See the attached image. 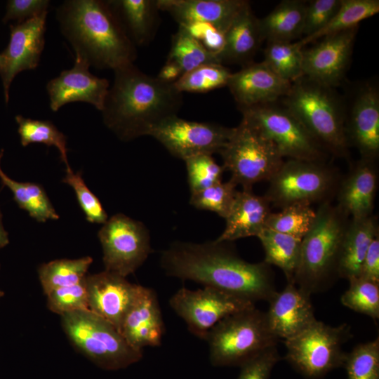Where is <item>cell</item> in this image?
Masks as SVG:
<instances>
[{
  "instance_id": "ee69618b",
  "label": "cell",
  "mask_w": 379,
  "mask_h": 379,
  "mask_svg": "<svg viewBox=\"0 0 379 379\" xmlns=\"http://www.w3.org/2000/svg\"><path fill=\"white\" fill-rule=\"evenodd\" d=\"M47 307L60 316L82 310H88L85 279L80 283L55 289L48 294Z\"/></svg>"
},
{
  "instance_id": "ac0fdd59",
  "label": "cell",
  "mask_w": 379,
  "mask_h": 379,
  "mask_svg": "<svg viewBox=\"0 0 379 379\" xmlns=\"http://www.w3.org/2000/svg\"><path fill=\"white\" fill-rule=\"evenodd\" d=\"M345 134L348 146L355 147L361 158L377 159L379 154V91L376 86L365 84L356 93L349 109H346Z\"/></svg>"
},
{
  "instance_id": "836d02e7",
  "label": "cell",
  "mask_w": 379,
  "mask_h": 379,
  "mask_svg": "<svg viewBox=\"0 0 379 379\" xmlns=\"http://www.w3.org/2000/svg\"><path fill=\"white\" fill-rule=\"evenodd\" d=\"M267 42L263 62L272 72L291 84L303 76V46L298 41Z\"/></svg>"
},
{
  "instance_id": "44dd1931",
  "label": "cell",
  "mask_w": 379,
  "mask_h": 379,
  "mask_svg": "<svg viewBox=\"0 0 379 379\" xmlns=\"http://www.w3.org/2000/svg\"><path fill=\"white\" fill-rule=\"evenodd\" d=\"M119 332L131 347L139 351L161 345L164 324L154 290L141 286Z\"/></svg>"
},
{
  "instance_id": "f35d334b",
  "label": "cell",
  "mask_w": 379,
  "mask_h": 379,
  "mask_svg": "<svg viewBox=\"0 0 379 379\" xmlns=\"http://www.w3.org/2000/svg\"><path fill=\"white\" fill-rule=\"evenodd\" d=\"M350 286L341 296V303L358 312L379 319V283L359 277L348 279Z\"/></svg>"
},
{
  "instance_id": "4316f807",
  "label": "cell",
  "mask_w": 379,
  "mask_h": 379,
  "mask_svg": "<svg viewBox=\"0 0 379 379\" xmlns=\"http://www.w3.org/2000/svg\"><path fill=\"white\" fill-rule=\"evenodd\" d=\"M378 218L373 215L362 218H350L341 244L337 275L350 279L359 277L366 251L379 235Z\"/></svg>"
},
{
  "instance_id": "f1b7e54d",
  "label": "cell",
  "mask_w": 379,
  "mask_h": 379,
  "mask_svg": "<svg viewBox=\"0 0 379 379\" xmlns=\"http://www.w3.org/2000/svg\"><path fill=\"white\" fill-rule=\"evenodd\" d=\"M307 3L301 0L281 1L269 14L259 19L262 41H293L302 37Z\"/></svg>"
},
{
  "instance_id": "8d00e7d4",
  "label": "cell",
  "mask_w": 379,
  "mask_h": 379,
  "mask_svg": "<svg viewBox=\"0 0 379 379\" xmlns=\"http://www.w3.org/2000/svg\"><path fill=\"white\" fill-rule=\"evenodd\" d=\"M316 219V211L310 204H295L277 213L271 212L265 227L302 239L312 228Z\"/></svg>"
},
{
  "instance_id": "ab89813d",
  "label": "cell",
  "mask_w": 379,
  "mask_h": 379,
  "mask_svg": "<svg viewBox=\"0 0 379 379\" xmlns=\"http://www.w3.org/2000/svg\"><path fill=\"white\" fill-rule=\"evenodd\" d=\"M347 379H379V338L357 345L347 353Z\"/></svg>"
},
{
  "instance_id": "cb8c5ba5",
  "label": "cell",
  "mask_w": 379,
  "mask_h": 379,
  "mask_svg": "<svg viewBox=\"0 0 379 379\" xmlns=\"http://www.w3.org/2000/svg\"><path fill=\"white\" fill-rule=\"evenodd\" d=\"M244 0H157L159 11L168 13L179 24L211 25L225 32L245 5Z\"/></svg>"
},
{
  "instance_id": "816d5d0a",
  "label": "cell",
  "mask_w": 379,
  "mask_h": 379,
  "mask_svg": "<svg viewBox=\"0 0 379 379\" xmlns=\"http://www.w3.org/2000/svg\"><path fill=\"white\" fill-rule=\"evenodd\" d=\"M9 243L8 232L5 230L2 223V215L0 211V249Z\"/></svg>"
},
{
  "instance_id": "8992f818",
  "label": "cell",
  "mask_w": 379,
  "mask_h": 379,
  "mask_svg": "<svg viewBox=\"0 0 379 379\" xmlns=\"http://www.w3.org/2000/svg\"><path fill=\"white\" fill-rule=\"evenodd\" d=\"M204 340L213 366H241L266 349L276 346L265 312L255 307L231 314L216 324Z\"/></svg>"
},
{
  "instance_id": "d6986e66",
  "label": "cell",
  "mask_w": 379,
  "mask_h": 379,
  "mask_svg": "<svg viewBox=\"0 0 379 379\" xmlns=\"http://www.w3.org/2000/svg\"><path fill=\"white\" fill-rule=\"evenodd\" d=\"M88 61L76 54L72 68L62 71L46 86L52 111L73 102H85L102 111L109 89V81L91 74Z\"/></svg>"
},
{
  "instance_id": "1f68e13d",
  "label": "cell",
  "mask_w": 379,
  "mask_h": 379,
  "mask_svg": "<svg viewBox=\"0 0 379 379\" xmlns=\"http://www.w3.org/2000/svg\"><path fill=\"white\" fill-rule=\"evenodd\" d=\"M379 12L378 0H341L340 6L330 22L320 31L299 40L302 46L326 36L359 27L362 20Z\"/></svg>"
},
{
  "instance_id": "f6af8a7d",
  "label": "cell",
  "mask_w": 379,
  "mask_h": 379,
  "mask_svg": "<svg viewBox=\"0 0 379 379\" xmlns=\"http://www.w3.org/2000/svg\"><path fill=\"white\" fill-rule=\"evenodd\" d=\"M340 4L341 0H312L307 4L302 37L313 35L323 29L335 15Z\"/></svg>"
},
{
  "instance_id": "ffe728a7",
  "label": "cell",
  "mask_w": 379,
  "mask_h": 379,
  "mask_svg": "<svg viewBox=\"0 0 379 379\" xmlns=\"http://www.w3.org/2000/svg\"><path fill=\"white\" fill-rule=\"evenodd\" d=\"M227 86L240 108L270 104L288 93L291 83L272 72L262 61L232 73Z\"/></svg>"
},
{
  "instance_id": "52a82bcc",
  "label": "cell",
  "mask_w": 379,
  "mask_h": 379,
  "mask_svg": "<svg viewBox=\"0 0 379 379\" xmlns=\"http://www.w3.org/2000/svg\"><path fill=\"white\" fill-rule=\"evenodd\" d=\"M61 322L76 349L102 369L125 368L142 357V351L131 347L112 324L88 310L64 314Z\"/></svg>"
},
{
  "instance_id": "db71d44e",
  "label": "cell",
  "mask_w": 379,
  "mask_h": 379,
  "mask_svg": "<svg viewBox=\"0 0 379 379\" xmlns=\"http://www.w3.org/2000/svg\"><path fill=\"white\" fill-rule=\"evenodd\" d=\"M0 61H1V53H0Z\"/></svg>"
},
{
  "instance_id": "3957f363",
  "label": "cell",
  "mask_w": 379,
  "mask_h": 379,
  "mask_svg": "<svg viewBox=\"0 0 379 379\" xmlns=\"http://www.w3.org/2000/svg\"><path fill=\"white\" fill-rule=\"evenodd\" d=\"M57 19L75 54L90 66L114 70L135 60V45L108 1H65L57 10Z\"/></svg>"
},
{
  "instance_id": "60d3db41",
  "label": "cell",
  "mask_w": 379,
  "mask_h": 379,
  "mask_svg": "<svg viewBox=\"0 0 379 379\" xmlns=\"http://www.w3.org/2000/svg\"><path fill=\"white\" fill-rule=\"evenodd\" d=\"M237 185L231 179L216 183L205 190L191 194L190 204L199 210L215 213L224 219L234 200Z\"/></svg>"
},
{
  "instance_id": "bcb514c9",
  "label": "cell",
  "mask_w": 379,
  "mask_h": 379,
  "mask_svg": "<svg viewBox=\"0 0 379 379\" xmlns=\"http://www.w3.org/2000/svg\"><path fill=\"white\" fill-rule=\"evenodd\" d=\"M279 359L277 347H269L242 364L237 379H269Z\"/></svg>"
},
{
  "instance_id": "7c38bea8",
  "label": "cell",
  "mask_w": 379,
  "mask_h": 379,
  "mask_svg": "<svg viewBox=\"0 0 379 379\" xmlns=\"http://www.w3.org/2000/svg\"><path fill=\"white\" fill-rule=\"evenodd\" d=\"M105 270L126 277L151 253L150 236L141 222L122 213L112 216L98 232Z\"/></svg>"
},
{
  "instance_id": "30bf717a",
  "label": "cell",
  "mask_w": 379,
  "mask_h": 379,
  "mask_svg": "<svg viewBox=\"0 0 379 379\" xmlns=\"http://www.w3.org/2000/svg\"><path fill=\"white\" fill-rule=\"evenodd\" d=\"M352 337L350 327L331 326L315 321L298 335L284 340L286 361L309 379H320L343 366L347 353L343 345Z\"/></svg>"
},
{
  "instance_id": "5bb4252c",
  "label": "cell",
  "mask_w": 379,
  "mask_h": 379,
  "mask_svg": "<svg viewBox=\"0 0 379 379\" xmlns=\"http://www.w3.org/2000/svg\"><path fill=\"white\" fill-rule=\"evenodd\" d=\"M233 131L234 128L189 121L173 115L157 124L149 135L158 140L173 156L184 161L197 154L219 153Z\"/></svg>"
},
{
  "instance_id": "7402d4cb",
  "label": "cell",
  "mask_w": 379,
  "mask_h": 379,
  "mask_svg": "<svg viewBox=\"0 0 379 379\" xmlns=\"http://www.w3.org/2000/svg\"><path fill=\"white\" fill-rule=\"evenodd\" d=\"M265 312L271 332L279 339L291 338L317 321L310 295L294 283H287L281 292H276L268 301Z\"/></svg>"
},
{
  "instance_id": "681fc988",
  "label": "cell",
  "mask_w": 379,
  "mask_h": 379,
  "mask_svg": "<svg viewBox=\"0 0 379 379\" xmlns=\"http://www.w3.org/2000/svg\"><path fill=\"white\" fill-rule=\"evenodd\" d=\"M359 277L379 283V235L374 238L366 251Z\"/></svg>"
},
{
  "instance_id": "7bdbcfd3",
  "label": "cell",
  "mask_w": 379,
  "mask_h": 379,
  "mask_svg": "<svg viewBox=\"0 0 379 379\" xmlns=\"http://www.w3.org/2000/svg\"><path fill=\"white\" fill-rule=\"evenodd\" d=\"M62 182L73 188L79 204L89 222L104 224L108 220L99 199L86 186L81 172L67 171Z\"/></svg>"
},
{
  "instance_id": "7a4b0ae2",
  "label": "cell",
  "mask_w": 379,
  "mask_h": 379,
  "mask_svg": "<svg viewBox=\"0 0 379 379\" xmlns=\"http://www.w3.org/2000/svg\"><path fill=\"white\" fill-rule=\"evenodd\" d=\"M114 72L113 85L101 112L105 124L121 139L149 135L164 119L177 115L182 93L173 84L142 72L133 63Z\"/></svg>"
},
{
  "instance_id": "f907efd6",
  "label": "cell",
  "mask_w": 379,
  "mask_h": 379,
  "mask_svg": "<svg viewBox=\"0 0 379 379\" xmlns=\"http://www.w3.org/2000/svg\"><path fill=\"white\" fill-rule=\"evenodd\" d=\"M182 74L181 68L175 62L166 60L156 77L164 82L174 84Z\"/></svg>"
},
{
  "instance_id": "9c48e42d",
  "label": "cell",
  "mask_w": 379,
  "mask_h": 379,
  "mask_svg": "<svg viewBox=\"0 0 379 379\" xmlns=\"http://www.w3.org/2000/svg\"><path fill=\"white\" fill-rule=\"evenodd\" d=\"M219 154L230 179L245 191L269 181L284 161L275 145L243 119Z\"/></svg>"
},
{
  "instance_id": "9a60e30c",
  "label": "cell",
  "mask_w": 379,
  "mask_h": 379,
  "mask_svg": "<svg viewBox=\"0 0 379 379\" xmlns=\"http://www.w3.org/2000/svg\"><path fill=\"white\" fill-rule=\"evenodd\" d=\"M358 29L326 36L311 48L303 49V76L331 88L340 84L348 69Z\"/></svg>"
},
{
  "instance_id": "74e56055",
  "label": "cell",
  "mask_w": 379,
  "mask_h": 379,
  "mask_svg": "<svg viewBox=\"0 0 379 379\" xmlns=\"http://www.w3.org/2000/svg\"><path fill=\"white\" fill-rule=\"evenodd\" d=\"M231 74L222 64H206L183 74L173 85L182 93H206L227 86Z\"/></svg>"
},
{
  "instance_id": "484cf974",
  "label": "cell",
  "mask_w": 379,
  "mask_h": 379,
  "mask_svg": "<svg viewBox=\"0 0 379 379\" xmlns=\"http://www.w3.org/2000/svg\"><path fill=\"white\" fill-rule=\"evenodd\" d=\"M262 41L259 19L247 1L225 32L223 47L217 58L221 64L227 62L247 65Z\"/></svg>"
},
{
  "instance_id": "d6a6232c",
  "label": "cell",
  "mask_w": 379,
  "mask_h": 379,
  "mask_svg": "<svg viewBox=\"0 0 379 379\" xmlns=\"http://www.w3.org/2000/svg\"><path fill=\"white\" fill-rule=\"evenodd\" d=\"M93 262L90 256L78 259H58L40 265L39 278L44 293L81 282Z\"/></svg>"
},
{
  "instance_id": "6da1fadb",
  "label": "cell",
  "mask_w": 379,
  "mask_h": 379,
  "mask_svg": "<svg viewBox=\"0 0 379 379\" xmlns=\"http://www.w3.org/2000/svg\"><path fill=\"white\" fill-rule=\"evenodd\" d=\"M228 243L174 242L161 252V267L168 276L193 281L253 302L269 301L277 292L270 265L243 260Z\"/></svg>"
},
{
  "instance_id": "4fadbf2b",
  "label": "cell",
  "mask_w": 379,
  "mask_h": 379,
  "mask_svg": "<svg viewBox=\"0 0 379 379\" xmlns=\"http://www.w3.org/2000/svg\"><path fill=\"white\" fill-rule=\"evenodd\" d=\"M171 309L193 335L205 338L224 318L255 307V302L211 287L191 290L182 287L169 299Z\"/></svg>"
},
{
  "instance_id": "c3c4849f",
  "label": "cell",
  "mask_w": 379,
  "mask_h": 379,
  "mask_svg": "<svg viewBox=\"0 0 379 379\" xmlns=\"http://www.w3.org/2000/svg\"><path fill=\"white\" fill-rule=\"evenodd\" d=\"M180 26L185 27L206 49L216 57L222 50L224 44L225 33L211 25L204 22H194Z\"/></svg>"
},
{
  "instance_id": "5b68a950",
  "label": "cell",
  "mask_w": 379,
  "mask_h": 379,
  "mask_svg": "<svg viewBox=\"0 0 379 379\" xmlns=\"http://www.w3.org/2000/svg\"><path fill=\"white\" fill-rule=\"evenodd\" d=\"M284 104L326 152L347 157L346 105L334 88L302 76L291 84Z\"/></svg>"
},
{
  "instance_id": "8fae6325",
  "label": "cell",
  "mask_w": 379,
  "mask_h": 379,
  "mask_svg": "<svg viewBox=\"0 0 379 379\" xmlns=\"http://www.w3.org/2000/svg\"><path fill=\"white\" fill-rule=\"evenodd\" d=\"M239 109L242 119L270 140L283 158L325 161V149L286 107L270 103Z\"/></svg>"
},
{
  "instance_id": "b9f144b4",
  "label": "cell",
  "mask_w": 379,
  "mask_h": 379,
  "mask_svg": "<svg viewBox=\"0 0 379 379\" xmlns=\"http://www.w3.org/2000/svg\"><path fill=\"white\" fill-rule=\"evenodd\" d=\"M184 161L191 194L222 182L225 170L222 166L216 163L211 154L194 155L187 158Z\"/></svg>"
},
{
  "instance_id": "e0dca14e",
  "label": "cell",
  "mask_w": 379,
  "mask_h": 379,
  "mask_svg": "<svg viewBox=\"0 0 379 379\" xmlns=\"http://www.w3.org/2000/svg\"><path fill=\"white\" fill-rule=\"evenodd\" d=\"M88 310L112 324L119 331L141 285L126 277L103 271L85 278Z\"/></svg>"
},
{
  "instance_id": "d590c367",
  "label": "cell",
  "mask_w": 379,
  "mask_h": 379,
  "mask_svg": "<svg viewBox=\"0 0 379 379\" xmlns=\"http://www.w3.org/2000/svg\"><path fill=\"white\" fill-rule=\"evenodd\" d=\"M15 121L18 125V132L22 146L32 143L55 146L66 165V171L72 170L67 157V138L51 121L25 118L22 115H17Z\"/></svg>"
},
{
  "instance_id": "d4e9b609",
  "label": "cell",
  "mask_w": 379,
  "mask_h": 379,
  "mask_svg": "<svg viewBox=\"0 0 379 379\" xmlns=\"http://www.w3.org/2000/svg\"><path fill=\"white\" fill-rule=\"evenodd\" d=\"M270 206L265 195H256L253 191H237L225 218V227L215 240L231 242L241 238L257 237L265 227L267 217L272 212Z\"/></svg>"
},
{
  "instance_id": "83f0119b",
  "label": "cell",
  "mask_w": 379,
  "mask_h": 379,
  "mask_svg": "<svg viewBox=\"0 0 379 379\" xmlns=\"http://www.w3.org/2000/svg\"><path fill=\"white\" fill-rule=\"evenodd\" d=\"M108 3L134 45L150 42L158 25L157 0H112Z\"/></svg>"
},
{
  "instance_id": "f546056e",
  "label": "cell",
  "mask_w": 379,
  "mask_h": 379,
  "mask_svg": "<svg viewBox=\"0 0 379 379\" xmlns=\"http://www.w3.org/2000/svg\"><path fill=\"white\" fill-rule=\"evenodd\" d=\"M265 251V262L281 269L287 283H293L302 239L265 227L257 236Z\"/></svg>"
},
{
  "instance_id": "2e32d148",
  "label": "cell",
  "mask_w": 379,
  "mask_h": 379,
  "mask_svg": "<svg viewBox=\"0 0 379 379\" xmlns=\"http://www.w3.org/2000/svg\"><path fill=\"white\" fill-rule=\"evenodd\" d=\"M48 12L11 26L10 40L1 53L0 77L5 102L9 100L11 84L22 71L35 69L39 62L45 39Z\"/></svg>"
},
{
  "instance_id": "f5cc1de1",
  "label": "cell",
  "mask_w": 379,
  "mask_h": 379,
  "mask_svg": "<svg viewBox=\"0 0 379 379\" xmlns=\"http://www.w3.org/2000/svg\"><path fill=\"white\" fill-rule=\"evenodd\" d=\"M4 295V292L0 290V298Z\"/></svg>"
},
{
  "instance_id": "e575fe53",
  "label": "cell",
  "mask_w": 379,
  "mask_h": 379,
  "mask_svg": "<svg viewBox=\"0 0 379 379\" xmlns=\"http://www.w3.org/2000/svg\"><path fill=\"white\" fill-rule=\"evenodd\" d=\"M167 60L175 62L183 74L203 65L221 64L214 54L206 49L185 27L180 25L172 37Z\"/></svg>"
},
{
  "instance_id": "7dc6e473",
  "label": "cell",
  "mask_w": 379,
  "mask_h": 379,
  "mask_svg": "<svg viewBox=\"0 0 379 379\" xmlns=\"http://www.w3.org/2000/svg\"><path fill=\"white\" fill-rule=\"evenodd\" d=\"M49 4L48 0H9L3 20L22 22L48 12Z\"/></svg>"
},
{
  "instance_id": "277c9868",
  "label": "cell",
  "mask_w": 379,
  "mask_h": 379,
  "mask_svg": "<svg viewBox=\"0 0 379 379\" xmlns=\"http://www.w3.org/2000/svg\"><path fill=\"white\" fill-rule=\"evenodd\" d=\"M350 218L331 201L319 205L315 221L301 241L293 281L300 289L311 295L326 288L338 276L341 244Z\"/></svg>"
},
{
  "instance_id": "603a6c76",
  "label": "cell",
  "mask_w": 379,
  "mask_h": 379,
  "mask_svg": "<svg viewBox=\"0 0 379 379\" xmlns=\"http://www.w3.org/2000/svg\"><path fill=\"white\" fill-rule=\"evenodd\" d=\"M378 186L376 160L360 158L340 178L336 205L351 218L373 215Z\"/></svg>"
},
{
  "instance_id": "4dcf8cb0",
  "label": "cell",
  "mask_w": 379,
  "mask_h": 379,
  "mask_svg": "<svg viewBox=\"0 0 379 379\" xmlns=\"http://www.w3.org/2000/svg\"><path fill=\"white\" fill-rule=\"evenodd\" d=\"M4 150L0 152V180L2 184L10 189L13 199L19 207L25 210L29 215L39 222L48 220H58L56 213L43 187L36 183L20 182L8 177L1 168V159Z\"/></svg>"
},
{
  "instance_id": "ba28073f",
  "label": "cell",
  "mask_w": 379,
  "mask_h": 379,
  "mask_svg": "<svg viewBox=\"0 0 379 379\" xmlns=\"http://www.w3.org/2000/svg\"><path fill=\"white\" fill-rule=\"evenodd\" d=\"M340 178L325 161L288 159L268 181L264 195L280 209L295 204H320L331 201Z\"/></svg>"
}]
</instances>
